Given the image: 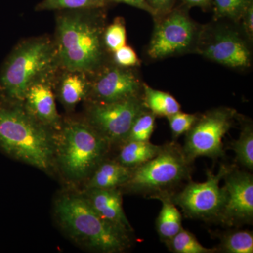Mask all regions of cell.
Instances as JSON below:
<instances>
[{"label":"cell","mask_w":253,"mask_h":253,"mask_svg":"<svg viewBox=\"0 0 253 253\" xmlns=\"http://www.w3.org/2000/svg\"><path fill=\"white\" fill-rule=\"evenodd\" d=\"M231 168L223 165L217 174L207 171L205 182H189L182 191L169 194V197L188 217L219 221L226 201L225 191L219 182Z\"/></svg>","instance_id":"9"},{"label":"cell","mask_w":253,"mask_h":253,"mask_svg":"<svg viewBox=\"0 0 253 253\" xmlns=\"http://www.w3.org/2000/svg\"><path fill=\"white\" fill-rule=\"evenodd\" d=\"M54 73L35 82L26 92L23 102L25 109L33 118L49 128L59 129L61 119L56 109L52 89Z\"/></svg>","instance_id":"14"},{"label":"cell","mask_w":253,"mask_h":253,"mask_svg":"<svg viewBox=\"0 0 253 253\" xmlns=\"http://www.w3.org/2000/svg\"><path fill=\"white\" fill-rule=\"evenodd\" d=\"M148 4L154 9L156 17L166 15L174 9L175 0H146Z\"/></svg>","instance_id":"30"},{"label":"cell","mask_w":253,"mask_h":253,"mask_svg":"<svg viewBox=\"0 0 253 253\" xmlns=\"http://www.w3.org/2000/svg\"><path fill=\"white\" fill-rule=\"evenodd\" d=\"M103 40L105 48L111 53L126 45V28L123 18H115L111 24L105 28Z\"/></svg>","instance_id":"27"},{"label":"cell","mask_w":253,"mask_h":253,"mask_svg":"<svg viewBox=\"0 0 253 253\" xmlns=\"http://www.w3.org/2000/svg\"><path fill=\"white\" fill-rule=\"evenodd\" d=\"M168 119L173 138L175 139L191 129L197 121L198 116L179 111L168 117Z\"/></svg>","instance_id":"28"},{"label":"cell","mask_w":253,"mask_h":253,"mask_svg":"<svg viewBox=\"0 0 253 253\" xmlns=\"http://www.w3.org/2000/svg\"><path fill=\"white\" fill-rule=\"evenodd\" d=\"M146 110L142 95L114 102H94L88 111V123L109 144L124 142L134 121Z\"/></svg>","instance_id":"10"},{"label":"cell","mask_w":253,"mask_h":253,"mask_svg":"<svg viewBox=\"0 0 253 253\" xmlns=\"http://www.w3.org/2000/svg\"><path fill=\"white\" fill-rule=\"evenodd\" d=\"M224 189L226 201L219 221L227 226L252 222L253 178L251 173L231 168L226 173Z\"/></svg>","instance_id":"13"},{"label":"cell","mask_w":253,"mask_h":253,"mask_svg":"<svg viewBox=\"0 0 253 253\" xmlns=\"http://www.w3.org/2000/svg\"><path fill=\"white\" fill-rule=\"evenodd\" d=\"M156 24L147 54L160 60L196 51L202 29L183 9H173L156 18Z\"/></svg>","instance_id":"7"},{"label":"cell","mask_w":253,"mask_h":253,"mask_svg":"<svg viewBox=\"0 0 253 253\" xmlns=\"http://www.w3.org/2000/svg\"><path fill=\"white\" fill-rule=\"evenodd\" d=\"M109 145L89 123L73 121L55 139L54 154L66 177L83 180L102 162Z\"/></svg>","instance_id":"5"},{"label":"cell","mask_w":253,"mask_h":253,"mask_svg":"<svg viewBox=\"0 0 253 253\" xmlns=\"http://www.w3.org/2000/svg\"><path fill=\"white\" fill-rule=\"evenodd\" d=\"M151 198L160 200L162 202V208L156 219V226L160 239L166 243L175 236L182 228V216L176 205L170 199L169 194L156 195Z\"/></svg>","instance_id":"18"},{"label":"cell","mask_w":253,"mask_h":253,"mask_svg":"<svg viewBox=\"0 0 253 253\" xmlns=\"http://www.w3.org/2000/svg\"><path fill=\"white\" fill-rule=\"evenodd\" d=\"M106 0H43L37 5V11L54 10H95L104 8Z\"/></svg>","instance_id":"22"},{"label":"cell","mask_w":253,"mask_h":253,"mask_svg":"<svg viewBox=\"0 0 253 253\" xmlns=\"http://www.w3.org/2000/svg\"><path fill=\"white\" fill-rule=\"evenodd\" d=\"M236 117V110L220 107L198 117L186 133L183 151L191 163L200 156L217 159L224 156L222 139L231 129Z\"/></svg>","instance_id":"8"},{"label":"cell","mask_w":253,"mask_h":253,"mask_svg":"<svg viewBox=\"0 0 253 253\" xmlns=\"http://www.w3.org/2000/svg\"><path fill=\"white\" fill-rule=\"evenodd\" d=\"M156 116L146 110L136 118L125 141H149L154 132Z\"/></svg>","instance_id":"26"},{"label":"cell","mask_w":253,"mask_h":253,"mask_svg":"<svg viewBox=\"0 0 253 253\" xmlns=\"http://www.w3.org/2000/svg\"><path fill=\"white\" fill-rule=\"evenodd\" d=\"M232 149L236 155V159L250 170L253 169V129L251 125L243 127L239 139L234 141Z\"/></svg>","instance_id":"24"},{"label":"cell","mask_w":253,"mask_h":253,"mask_svg":"<svg viewBox=\"0 0 253 253\" xmlns=\"http://www.w3.org/2000/svg\"><path fill=\"white\" fill-rule=\"evenodd\" d=\"M142 97L146 109L156 116L168 118L180 111V104L174 96L155 89L146 83H143Z\"/></svg>","instance_id":"20"},{"label":"cell","mask_w":253,"mask_h":253,"mask_svg":"<svg viewBox=\"0 0 253 253\" xmlns=\"http://www.w3.org/2000/svg\"><path fill=\"white\" fill-rule=\"evenodd\" d=\"M252 4L253 0H212L216 18L234 21H241L246 9Z\"/></svg>","instance_id":"25"},{"label":"cell","mask_w":253,"mask_h":253,"mask_svg":"<svg viewBox=\"0 0 253 253\" xmlns=\"http://www.w3.org/2000/svg\"><path fill=\"white\" fill-rule=\"evenodd\" d=\"M91 81L89 95L95 102L109 103L141 96L143 83L131 68L104 66Z\"/></svg>","instance_id":"12"},{"label":"cell","mask_w":253,"mask_h":253,"mask_svg":"<svg viewBox=\"0 0 253 253\" xmlns=\"http://www.w3.org/2000/svg\"><path fill=\"white\" fill-rule=\"evenodd\" d=\"M191 161L182 148L175 143H168L148 162L132 168L130 176L121 187L134 194H169V190L189 178Z\"/></svg>","instance_id":"6"},{"label":"cell","mask_w":253,"mask_h":253,"mask_svg":"<svg viewBox=\"0 0 253 253\" xmlns=\"http://www.w3.org/2000/svg\"><path fill=\"white\" fill-rule=\"evenodd\" d=\"M118 156V162L129 168H134L148 162L162 149V146L150 141H128L123 142Z\"/></svg>","instance_id":"19"},{"label":"cell","mask_w":253,"mask_h":253,"mask_svg":"<svg viewBox=\"0 0 253 253\" xmlns=\"http://www.w3.org/2000/svg\"><path fill=\"white\" fill-rule=\"evenodd\" d=\"M131 169L117 161L101 162L93 172L87 184V189H118L126 184Z\"/></svg>","instance_id":"16"},{"label":"cell","mask_w":253,"mask_h":253,"mask_svg":"<svg viewBox=\"0 0 253 253\" xmlns=\"http://www.w3.org/2000/svg\"><path fill=\"white\" fill-rule=\"evenodd\" d=\"M196 51L214 62L233 68L251 65V52L239 33L226 27L202 29Z\"/></svg>","instance_id":"11"},{"label":"cell","mask_w":253,"mask_h":253,"mask_svg":"<svg viewBox=\"0 0 253 253\" xmlns=\"http://www.w3.org/2000/svg\"><path fill=\"white\" fill-rule=\"evenodd\" d=\"M189 6H198V7L207 9L212 4V0H183Z\"/></svg>","instance_id":"33"},{"label":"cell","mask_w":253,"mask_h":253,"mask_svg":"<svg viewBox=\"0 0 253 253\" xmlns=\"http://www.w3.org/2000/svg\"><path fill=\"white\" fill-rule=\"evenodd\" d=\"M113 56L115 64L121 67L132 68L140 65V60L135 51L128 45L116 50L113 53Z\"/></svg>","instance_id":"29"},{"label":"cell","mask_w":253,"mask_h":253,"mask_svg":"<svg viewBox=\"0 0 253 253\" xmlns=\"http://www.w3.org/2000/svg\"><path fill=\"white\" fill-rule=\"evenodd\" d=\"M60 79L59 97L65 107L73 109L89 95L91 81L88 75L77 71H65Z\"/></svg>","instance_id":"17"},{"label":"cell","mask_w":253,"mask_h":253,"mask_svg":"<svg viewBox=\"0 0 253 253\" xmlns=\"http://www.w3.org/2000/svg\"><path fill=\"white\" fill-rule=\"evenodd\" d=\"M241 20L243 21L245 33L249 37L250 40H252L253 37V4L250 5L249 8L246 9Z\"/></svg>","instance_id":"32"},{"label":"cell","mask_w":253,"mask_h":253,"mask_svg":"<svg viewBox=\"0 0 253 253\" xmlns=\"http://www.w3.org/2000/svg\"><path fill=\"white\" fill-rule=\"evenodd\" d=\"M87 190L86 199L101 217L124 230L132 232V227L123 211L122 194L120 190Z\"/></svg>","instance_id":"15"},{"label":"cell","mask_w":253,"mask_h":253,"mask_svg":"<svg viewBox=\"0 0 253 253\" xmlns=\"http://www.w3.org/2000/svg\"><path fill=\"white\" fill-rule=\"evenodd\" d=\"M54 211L63 230L86 249L115 253L123 252L131 246V233L101 217L85 196H63L56 201Z\"/></svg>","instance_id":"2"},{"label":"cell","mask_w":253,"mask_h":253,"mask_svg":"<svg viewBox=\"0 0 253 253\" xmlns=\"http://www.w3.org/2000/svg\"><path fill=\"white\" fill-rule=\"evenodd\" d=\"M169 251L175 253H212L217 249H208L200 244L194 234L181 228L180 231L166 242Z\"/></svg>","instance_id":"23"},{"label":"cell","mask_w":253,"mask_h":253,"mask_svg":"<svg viewBox=\"0 0 253 253\" xmlns=\"http://www.w3.org/2000/svg\"><path fill=\"white\" fill-rule=\"evenodd\" d=\"M57 67L54 42L46 37L21 42L5 63L0 88L8 99L23 102L30 86Z\"/></svg>","instance_id":"4"},{"label":"cell","mask_w":253,"mask_h":253,"mask_svg":"<svg viewBox=\"0 0 253 253\" xmlns=\"http://www.w3.org/2000/svg\"><path fill=\"white\" fill-rule=\"evenodd\" d=\"M0 147L16 159L47 170L54 155V139L49 127L26 109L0 106Z\"/></svg>","instance_id":"3"},{"label":"cell","mask_w":253,"mask_h":253,"mask_svg":"<svg viewBox=\"0 0 253 253\" xmlns=\"http://www.w3.org/2000/svg\"><path fill=\"white\" fill-rule=\"evenodd\" d=\"M218 250L227 253H253L252 231L238 230L226 233L221 238Z\"/></svg>","instance_id":"21"},{"label":"cell","mask_w":253,"mask_h":253,"mask_svg":"<svg viewBox=\"0 0 253 253\" xmlns=\"http://www.w3.org/2000/svg\"><path fill=\"white\" fill-rule=\"evenodd\" d=\"M106 1H107V2L108 1H111V2L123 3V4L129 5V6L136 8V9L146 11V12L149 13V14L156 17V13H155L154 9L151 7V6L148 4L146 0H106Z\"/></svg>","instance_id":"31"},{"label":"cell","mask_w":253,"mask_h":253,"mask_svg":"<svg viewBox=\"0 0 253 253\" xmlns=\"http://www.w3.org/2000/svg\"><path fill=\"white\" fill-rule=\"evenodd\" d=\"M99 9L75 10L56 18L54 45L59 67L95 74L104 66V18Z\"/></svg>","instance_id":"1"}]
</instances>
